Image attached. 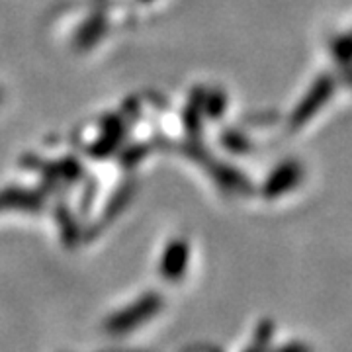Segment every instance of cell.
<instances>
[{"label": "cell", "instance_id": "3957f363", "mask_svg": "<svg viewBox=\"0 0 352 352\" xmlns=\"http://www.w3.org/2000/svg\"><path fill=\"white\" fill-rule=\"evenodd\" d=\"M331 92H333V80H331V76L319 78L314 85V88L309 90V94L303 98L302 104L296 108V112L292 113V120H289L292 127L303 126L325 104V100L331 96Z\"/></svg>", "mask_w": 352, "mask_h": 352}, {"label": "cell", "instance_id": "8fae6325", "mask_svg": "<svg viewBox=\"0 0 352 352\" xmlns=\"http://www.w3.org/2000/svg\"><path fill=\"white\" fill-rule=\"evenodd\" d=\"M227 96L223 94V90L215 88L212 92H206L204 96V113L210 116L212 120H219V116L226 112Z\"/></svg>", "mask_w": 352, "mask_h": 352}, {"label": "cell", "instance_id": "e0dca14e", "mask_svg": "<svg viewBox=\"0 0 352 352\" xmlns=\"http://www.w3.org/2000/svg\"><path fill=\"white\" fill-rule=\"evenodd\" d=\"M0 100H2V90H0Z\"/></svg>", "mask_w": 352, "mask_h": 352}, {"label": "cell", "instance_id": "8992f818", "mask_svg": "<svg viewBox=\"0 0 352 352\" xmlns=\"http://www.w3.org/2000/svg\"><path fill=\"white\" fill-rule=\"evenodd\" d=\"M43 204H45V196L39 190L18 188V186L0 190V210L16 208V210H25V212L38 214L43 208Z\"/></svg>", "mask_w": 352, "mask_h": 352}, {"label": "cell", "instance_id": "5bb4252c", "mask_svg": "<svg viewBox=\"0 0 352 352\" xmlns=\"http://www.w3.org/2000/svg\"><path fill=\"white\" fill-rule=\"evenodd\" d=\"M149 151H151L149 145H135V147H131V149L122 153V163H124V166H133V164H138Z\"/></svg>", "mask_w": 352, "mask_h": 352}, {"label": "cell", "instance_id": "5b68a950", "mask_svg": "<svg viewBox=\"0 0 352 352\" xmlns=\"http://www.w3.org/2000/svg\"><path fill=\"white\" fill-rule=\"evenodd\" d=\"M302 166L296 161H286L278 166L272 175L268 176V180L264 182V196L266 198H278L280 194L288 192V190L296 188L298 182L302 180Z\"/></svg>", "mask_w": 352, "mask_h": 352}, {"label": "cell", "instance_id": "52a82bcc", "mask_svg": "<svg viewBox=\"0 0 352 352\" xmlns=\"http://www.w3.org/2000/svg\"><path fill=\"white\" fill-rule=\"evenodd\" d=\"M210 173L215 176V182L221 186L223 190H229V192H251V184L247 180V176L241 175L239 170L227 166V164L217 163V161H212L208 164Z\"/></svg>", "mask_w": 352, "mask_h": 352}, {"label": "cell", "instance_id": "9a60e30c", "mask_svg": "<svg viewBox=\"0 0 352 352\" xmlns=\"http://www.w3.org/2000/svg\"><path fill=\"white\" fill-rule=\"evenodd\" d=\"M272 333H274V325L270 321H264L263 325H258V329H256V337H254V342L251 344V349H256V346L264 349L268 344Z\"/></svg>", "mask_w": 352, "mask_h": 352}, {"label": "cell", "instance_id": "2e32d148", "mask_svg": "<svg viewBox=\"0 0 352 352\" xmlns=\"http://www.w3.org/2000/svg\"><path fill=\"white\" fill-rule=\"evenodd\" d=\"M141 2H151V0H141Z\"/></svg>", "mask_w": 352, "mask_h": 352}, {"label": "cell", "instance_id": "6da1fadb", "mask_svg": "<svg viewBox=\"0 0 352 352\" xmlns=\"http://www.w3.org/2000/svg\"><path fill=\"white\" fill-rule=\"evenodd\" d=\"M163 305V298L155 292H149V294H143L139 298L138 302L127 305L126 309L113 314L108 321H106V329L110 333H126V331H131V329L143 325L147 319H151L153 315L159 314Z\"/></svg>", "mask_w": 352, "mask_h": 352}, {"label": "cell", "instance_id": "7a4b0ae2", "mask_svg": "<svg viewBox=\"0 0 352 352\" xmlns=\"http://www.w3.org/2000/svg\"><path fill=\"white\" fill-rule=\"evenodd\" d=\"M100 126L104 133L88 147V155L94 157V159H106V157H110L112 153L120 149L122 141L126 139V124H124L122 116L110 113V116H106L102 120Z\"/></svg>", "mask_w": 352, "mask_h": 352}, {"label": "cell", "instance_id": "4fadbf2b", "mask_svg": "<svg viewBox=\"0 0 352 352\" xmlns=\"http://www.w3.org/2000/svg\"><path fill=\"white\" fill-rule=\"evenodd\" d=\"M221 143L226 145L229 151L233 153H249L251 151V143L249 139L245 138L239 131H233V129H226L223 135H221Z\"/></svg>", "mask_w": 352, "mask_h": 352}, {"label": "cell", "instance_id": "7c38bea8", "mask_svg": "<svg viewBox=\"0 0 352 352\" xmlns=\"http://www.w3.org/2000/svg\"><path fill=\"white\" fill-rule=\"evenodd\" d=\"M131 196H133V184H131V182H126L122 188L113 194L112 200L108 201V206H106V219H113L116 215L120 214L127 204H129Z\"/></svg>", "mask_w": 352, "mask_h": 352}, {"label": "cell", "instance_id": "9c48e42d", "mask_svg": "<svg viewBox=\"0 0 352 352\" xmlns=\"http://www.w3.org/2000/svg\"><path fill=\"white\" fill-rule=\"evenodd\" d=\"M204 96H206V90L198 88L192 92L188 104L182 112V124L184 129L188 131L190 135H198L201 129V116H204Z\"/></svg>", "mask_w": 352, "mask_h": 352}, {"label": "cell", "instance_id": "ba28073f", "mask_svg": "<svg viewBox=\"0 0 352 352\" xmlns=\"http://www.w3.org/2000/svg\"><path fill=\"white\" fill-rule=\"evenodd\" d=\"M106 30H108V18H106V14L94 12L85 24L78 28L75 39L76 47H78V50H88V47H92V45L106 34Z\"/></svg>", "mask_w": 352, "mask_h": 352}, {"label": "cell", "instance_id": "30bf717a", "mask_svg": "<svg viewBox=\"0 0 352 352\" xmlns=\"http://www.w3.org/2000/svg\"><path fill=\"white\" fill-rule=\"evenodd\" d=\"M55 217H57V221L61 226V237H63L65 245L67 247H75L78 239H80V229H78V223H76V219L71 214V210L65 206L63 201L57 206Z\"/></svg>", "mask_w": 352, "mask_h": 352}, {"label": "cell", "instance_id": "277c9868", "mask_svg": "<svg viewBox=\"0 0 352 352\" xmlns=\"http://www.w3.org/2000/svg\"><path fill=\"white\" fill-rule=\"evenodd\" d=\"M190 249L188 243L184 239H175L168 243V247L164 249L163 258L159 264V272L164 280L168 282H178L184 276L186 266H188Z\"/></svg>", "mask_w": 352, "mask_h": 352}]
</instances>
